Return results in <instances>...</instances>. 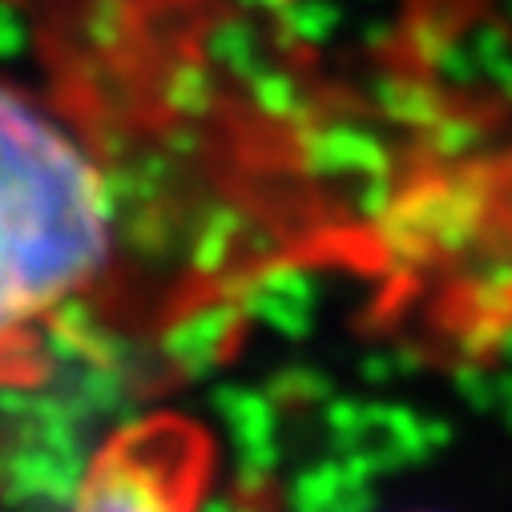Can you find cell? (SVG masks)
<instances>
[{
  "label": "cell",
  "instance_id": "obj_1",
  "mask_svg": "<svg viewBox=\"0 0 512 512\" xmlns=\"http://www.w3.org/2000/svg\"><path fill=\"white\" fill-rule=\"evenodd\" d=\"M77 33L41 81L0 73V383H33L154 246L146 194L154 170L134 166V105L101 69L97 0L73 5Z\"/></svg>",
  "mask_w": 512,
  "mask_h": 512
},
{
  "label": "cell",
  "instance_id": "obj_2",
  "mask_svg": "<svg viewBox=\"0 0 512 512\" xmlns=\"http://www.w3.org/2000/svg\"><path fill=\"white\" fill-rule=\"evenodd\" d=\"M210 468L214 448L194 420L146 416L97 448L69 512H198Z\"/></svg>",
  "mask_w": 512,
  "mask_h": 512
}]
</instances>
